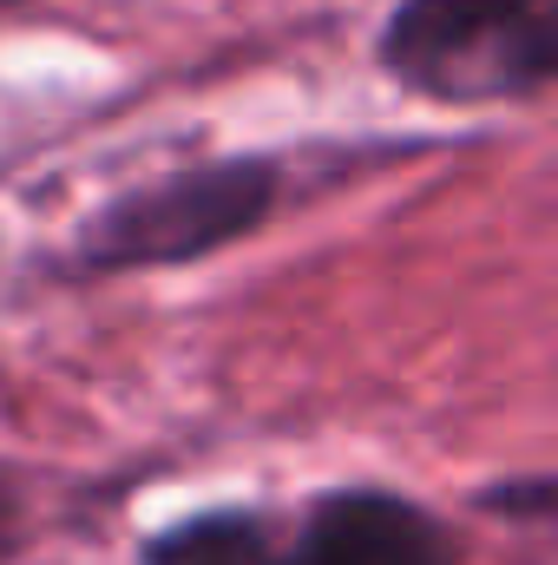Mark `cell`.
<instances>
[{
    "instance_id": "6da1fadb",
    "label": "cell",
    "mask_w": 558,
    "mask_h": 565,
    "mask_svg": "<svg viewBox=\"0 0 558 565\" xmlns=\"http://www.w3.org/2000/svg\"><path fill=\"white\" fill-rule=\"evenodd\" d=\"M375 60L440 106L533 99L558 66L552 0H395Z\"/></svg>"
},
{
    "instance_id": "7a4b0ae2",
    "label": "cell",
    "mask_w": 558,
    "mask_h": 565,
    "mask_svg": "<svg viewBox=\"0 0 558 565\" xmlns=\"http://www.w3.org/2000/svg\"><path fill=\"white\" fill-rule=\"evenodd\" d=\"M277 158H217L171 171L158 184H132L73 231V264L86 277L197 264L224 244H244L277 211Z\"/></svg>"
},
{
    "instance_id": "3957f363",
    "label": "cell",
    "mask_w": 558,
    "mask_h": 565,
    "mask_svg": "<svg viewBox=\"0 0 558 565\" xmlns=\"http://www.w3.org/2000/svg\"><path fill=\"white\" fill-rule=\"evenodd\" d=\"M282 565H460V540L408 493L335 487L302 513Z\"/></svg>"
},
{
    "instance_id": "277c9868",
    "label": "cell",
    "mask_w": 558,
    "mask_h": 565,
    "mask_svg": "<svg viewBox=\"0 0 558 565\" xmlns=\"http://www.w3.org/2000/svg\"><path fill=\"white\" fill-rule=\"evenodd\" d=\"M144 565H282V546L264 526V513L217 507V513H191V520L151 533Z\"/></svg>"
}]
</instances>
